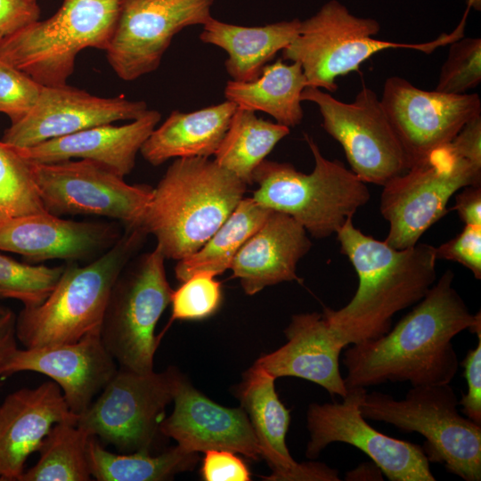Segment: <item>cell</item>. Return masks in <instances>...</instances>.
<instances>
[{
  "instance_id": "d4e9b609",
  "label": "cell",
  "mask_w": 481,
  "mask_h": 481,
  "mask_svg": "<svg viewBox=\"0 0 481 481\" xmlns=\"http://www.w3.org/2000/svg\"><path fill=\"white\" fill-rule=\"evenodd\" d=\"M312 242L291 216L272 210L236 254L231 270L247 295L283 281H301L296 270Z\"/></svg>"
},
{
  "instance_id": "5bb4252c",
  "label": "cell",
  "mask_w": 481,
  "mask_h": 481,
  "mask_svg": "<svg viewBox=\"0 0 481 481\" xmlns=\"http://www.w3.org/2000/svg\"><path fill=\"white\" fill-rule=\"evenodd\" d=\"M366 392L355 388L342 403L309 405L306 457L314 459L329 444L345 443L364 452L390 481H435L422 446L383 434L366 421L359 409Z\"/></svg>"
},
{
  "instance_id": "f6af8a7d",
  "label": "cell",
  "mask_w": 481,
  "mask_h": 481,
  "mask_svg": "<svg viewBox=\"0 0 481 481\" xmlns=\"http://www.w3.org/2000/svg\"><path fill=\"white\" fill-rule=\"evenodd\" d=\"M9 311L8 308L0 305V318Z\"/></svg>"
},
{
  "instance_id": "7c38bea8",
  "label": "cell",
  "mask_w": 481,
  "mask_h": 481,
  "mask_svg": "<svg viewBox=\"0 0 481 481\" xmlns=\"http://www.w3.org/2000/svg\"><path fill=\"white\" fill-rule=\"evenodd\" d=\"M301 101L314 103L323 129L342 146L351 171L366 183L385 185L408 170L402 144L376 93L363 86L352 102L306 86Z\"/></svg>"
},
{
  "instance_id": "d6986e66",
  "label": "cell",
  "mask_w": 481,
  "mask_h": 481,
  "mask_svg": "<svg viewBox=\"0 0 481 481\" xmlns=\"http://www.w3.org/2000/svg\"><path fill=\"white\" fill-rule=\"evenodd\" d=\"M122 232L114 222L75 221L48 212L0 223V250L28 261H92L110 249Z\"/></svg>"
},
{
  "instance_id": "f546056e",
  "label": "cell",
  "mask_w": 481,
  "mask_h": 481,
  "mask_svg": "<svg viewBox=\"0 0 481 481\" xmlns=\"http://www.w3.org/2000/svg\"><path fill=\"white\" fill-rule=\"evenodd\" d=\"M271 211L252 197H243L199 250L178 260L175 267V278L182 282L198 272L208 271L218 275L230 269L240 249L260 228Z\"/></svg>"
},
{
  "instance_id": "e575fe53",
  "label": "cell",
  "mask_w": 481,
  "mask_h": 481,
  "mask_svg": "<svg viewBox=\"0 0 481 481\" xmlns=\"http://www.w3.org/2000/svg\"><path fill=\"white\" fill-rule=\"evenodd\" d=\"M449 45L435 90L451 94H467L481 82V39L463 37Z\"/></svg>"
},
{
  "instance_id": "ba28073f",
  "label": "cell",
  "mask_w": 481,
  "mask_h": 481,
  "mask_svg": "<svg viewBox=\"0 0 481 481\" xmlns=\"http://www.w3.org/2000/svg\"><path fill=\"white\" fill-rule=\"evenodd\" d=\"M450 384L412 387L404 399L373 391L359 409L366 420L386 422L425 437L422 449L429 462L465 481L481 480V425L460 414Z\"/></svg>"
},
{
  "instance_id": "836d02e7",
  "label": "cell",
  "mask_w": 481,
  "mask_h": 481,
  "mask_svg": "<svg viewBox=\"0 0 481 481\" xmlns=\"http://www.w3.org/2000/svg\"><path fill=\"white\" fill-rule=\"evenodd\" d=\"M64 265L19 262L0 254V298L19 300L25 307L42 304L55 287Z\"/></svg>"
},
{
  "instance_id": "bcb514c9",
  "label": "cell",
  "mask_w": 481,
  "mask_h": 481,
  "mask_svg": "<svg viewBox=\"0 0 481 481\" xmlns=\"http://www.w3.org/2000/svg\"></svg>"
},
{
  "instance_id": "8d00e7d4",
  "label": "cell",
  "mask_w": 481,
  "mask_h": 481,
  "mask_svg": "<svg viewBox=\"0 0 481 481\" xmlns=\"http://www.w3.org/2000/svg\"><path fill=\"white\" fill-rule=\"evenodd\" d=\"M43 85L0 58V113L11 123L25 117L38 100Z\"/></svg>"
},
{
  "instance_id": "ee69618b",
  "label": "cell",
  "mask_w": 481,
  "mask_h": 481,
  "mask_svg": "<svg viewBox=\"0 0 481 481\" xmlns=\"http://www.w3.org/2000/svg\"><path fill=\"white\" fill-rule=\"evenodd\" d=\"M470 7L475 8L477 11H480L481 9V0H468V3Z\"/></svg>"
},
{
  "instance_id": "8992f818",
  "label": "cell",
  "mask_w": 481,
  "mask_h": 481,
  "mask_svg": "<svg viewBox=\"0 0 481 481\" xmlns=\"http://www.w3.org/2000/svg\"><path fill=\"white\" fill-rule=\"evenodd\" d=\"M304 135L314 159L313 171L304 174L290 163L265 159L253 174L257 188L252 198L291 216L313 237L323 239L353 218L371 193L366 183L344 163L326 159L314 140Z\"/></svg>"
},
{
  "instance_id": "cb8c5ba5",
  "label": "cell",
  "mask_w": 481,
  "mask_h": 481,
  "mask_svg": "<svg viewBox=\"0 0 481 481\" xmlns=\"http://www.w3.org/2000/svg\"><path fill=\"white\" fill-rule=\"evenodd\" d=\"M160 118L158 110H148L137 119L123 126L101 125L31 147L15 149L30 162L87 159L124 178L134 169L137 153Z\"/></svg>"
},
{
  "instance_id": "7402d4cb",
  "label": "cell",
  "mask_w": 481,
  "mask_h": 481,
  "mask_svg": "<svg viewBox=\"0 0 481 481\" xmlns=\"http://www.w3.org/2000/svg\"><path fill=\"white\" fill-rule=\"evenodd\" d=\"M77 419L53 380L9 394L0 404V481H19L52 427Z\"/></svg>"
},
{
  "instance_id": "60d3db41",
  "label": "cell",
  "mask_w": 481,
  "mask_h": 481,
  "mask_svg": "<svg viewBox=\"0 0 481 481\" xmlns=\"http://www.w3.org/2000/svg\"><path fill=\"white\" fill-rule=\"evenodd\" d=\"M39 17L37 0H0V43Z\"/></svg>"
},
{
  "instance_id": "f35d334b",
  "label": "cell",
  "mask_w": 481,
  "mask_h": 481,
  "mask_svg": "<svg viewBox=\"0 0 481 481\" xmlns=\"http://www.w3.org/2000/svg\"><path fill=\"white\" fill-rule=\"evenodd\" d=\"M460 365L464 369L467 393L462 395L459 404L465 417L481 425V337L476 347L467 352Z\"/></svg>"
},
{
  "instance_id": "74e56055",
  "label": "cell",
  "mask_w": 481,
  "mask_h": 481,
  "mask_svg": "<svg viewBox=\"0 0 481 481\" xmlns=\"http://www.w3.org/2000/svg\"><path fill=\"white\" fill-rule=\"evenodd\" d=\"M435 249L437 260L459 263L481 279V225L465 224L457 236Z\"/></svg>"
},
{
  "instance_id": "4316f807",
  "label": "cell",
  "mask_w": 481,
  "mask_h": 481,
  "mask_svg": "<svg viewBox=\"0 0 481 481\" xmlns=\"http://www.w3.org/2000/svg\"><path fill=\"white\" fill-rule=\"evenodd\" d=\"M301 20L295 18L265 26L245 27L211 18L203 25L200 39L224 49V67L234 81L256 79L277 54L298 36Z\"/></svg>"
},
{
  "instance_id": "7bdbcfd3",
  "label": "cell",
  "mask_w": 481,
  "mask_h": 481,
  "mask_svg": "<svg viewBox=\"0 0 481 481\" xmlns=\"http://www.w3.org/2000/svg\"><path fill=\"white\" fill-rule=\"evenodd\" d=\"M15 322L16 314L10 309L0 318V387L7 365L18 349Z\"/></svg>"
},
{
  "instance_id": "7a4b0ae2",
  "label": "cell",
  "mask_w": 481,
  "mask_h": 481,
  "mask_svg": "<svg viewBox=\"0 0 481 481\" xmlns=\"http://www.w3.org/2000/svg\"><path fill=\"white\" fill-rule=\"evenodd\" d=\"M340 252L358 276L354 297L344 306L325 307L322 315L346 345L386 334L393 317L414 306L436 281L435 247L427 243L397 249L364 234L352 218L336 233Z\"/></svg>"
},
{
  "instance_id": "83f0119b",
  "label": "cell",
  "mask_w": 481,
  "mask_h": 481,
  "mask_svg": "<svg viewBox=\"0 0 481 481\" xmlns=\"http://www.w3.org/2000/svg\"><path fill=\"white\" fill-rule=\"evenodd\" d=\"M307 86L301 64L282 59L267 64L249 82L230 80L224 87L225 100L239 108L263 111L276 123L294 127L302 122L301 94Z\"/></svg>"
},
{
  "instance_id": "d6a6232c",
  "label": "cell",
  "mask_w": 481,
  "mask_h": 481,
  "mask_svg": "<svg viewBox=\"0 0 481 481\" xmlns=\"http://www.w3.org/2000/svg\"><path fill=\"white\" fill-rule=\"evenodd\" d=\"M45 212L35 185L30 162L0 141V223Z\"/></svg>"
},
{
  "instance_id": "d590c367",
  "label": "cell",
  "mask_w": 481,
  "mask_h": 481,
  "mask_svg": "<svg viewBox=\"0 0 481 481\" xmlns=\"http://www.w3.org/2000/svg\"><path fill=\"white\" fill-rule=\"evenodd\" d=\"M211 272H198L173 290L170 322L198 321L214 314L222 302L221 282Z\"/></svg>"
},
{
  "instance_id": "9c48e42d",
  "label": "cell",
  "mask_w": 481,
  "mask_h": 481,
  "mask_svg": "<svg viewBox=\"0 0 481 481\" xmlns=\"http://www.w3.org/2000/svg\"><path fill=\"white\" fill-rule=\"evenodd\" d=\"M123 0H64L50 18L36 20L0 43V58L43 86L67 84L78 53L106 50Z\"/></svg>"
},
{
  "instance_id": "2e32d148",
  "label": "cell",
  "mask_w": 481,
  "mask_h": 481,
  "mask_svg": "<svg viewBox=\"0 0 481 481\" xmlns=\"http://www.w3.org/2000/svg\"><path fill=\"white\" fill-rule=\"evenodd\" d=\"M380 102L404 151L408 169L451 143L481 114L477 94L426 91L398 76L386 79Z\"/></svg>"
},
{
  "instance_id": "44dd1931",
  "label": "cell",
  "mask_w": 481,
  "mask_h": 481,
  "mask_svg": "<svg viewBox=\"0 0 481 481\" xmlns=\"http://www.w3.org/2000/svg\"><path fill=\"white\" fill-rule=\"evenodd\" d=\"M274 379L254 365L243 375L236 395L257 437L261 457L270 469L269 481H338V472L320 462L298 463L290 455L286 435L290 411L280 400Z\"/></svg>"
},
{
  "instance_id": "ffe728a7",
  "label": "cell",
  "mask_w": 481,
  "mask_h": 481,
  "mask_svg": "<svg viewBox=\"0 0 481 481\" xmlns=\"http://www.w3.org/2000/svg\"><path fill=\"white\" fill-rule=\"evenodd\" d=\"M174 410L159 425V432L189 452L229 450L257 461L260 448L245 411L216 404L182 377Z\"/></svg>"
},
{
  "instance_id": "8fae6325",
  "label": "cell",
  "mask_w": 481,
  "mask_h": 481,
  "mask_svg": "<svg viewBox=\"0 0 481 481\" xmlns=\"http://www.w3.org/2000/svg\"><path fill=\"white\" fill-rule=\"evenodd\" d=\"M182 377L174 367L149 373L118 367L77 424L121 453L150 452Z\"/></svg>"
},
{
  "instance_id": "f1b7e54d",
  "label": "cell",
  "mask_w": 481,
  "mask_h": 481,
  "mask_svg": "<svg viewBox=\"0 0 481 481\" xmlns=\"http://www.w3.org/2000/svg\"><path fill=\"white\" fill-rule=\"evenodd\" d=\"M289 132L286 126L237 107L214 160L247 185L252 184L256 168Z\"/></svg>"
},
{
  "instance_id": "4fadbf2b",
  "label": "cell",
  "mask_w": 481,
  "mask_h": 481,
  "mask_svg": "<svg viewBox=\"0 0 481 481\" xmlns=\"http://www.w3.org/2000/svg\"><path fill=\"white\" fill-rule=\"evenodd\" d=\"M30 169L46 212L58 216H103L120 222L124 228H142L152 194L150 185L129 184L87 159L30 162Z\"/></svg>"
},
{
  "instance_id": "3957f363",
  "label": "cell",
  "mask_w": 481,
  "mask_h": 481,
  "mask_svg": "<svg viewBox=\"0 0 481 481\" xmlns=\"http://www.w3.org/2000/svg\"><path fill=\"white\" fill-rule=\"evenodd\" d=\"M247 184L209 158H178L148 203L142 228L164 257L181 260L199 250L241 200Z\"/></svg>"
},
{
  "instance_id": "52a82bcc",
  "label": "cell",
  "mask_w": 481,
  "mask_h": 481,
  "mask_svg": "<svg viewBox=\"0 0 481 481\" xmlns=\"http://www.w3.org/2000/svg\"><path fill=\"white\" fill-rule=\"evenodd\" d=\"M468 12L450 34L425 43H397L376 39L378 20L359 17L338 0H330L311 17L301 20L298 36L282 51V59L301 64L307 86L334 93L336 79L352 71L375 53L387 49H412L429 54L464 37Z\"/></svg>"
},
{
  "instance_id": "30bf717a",
  "label": "cell",
  "mask_w": 481,
  "mask_h": 481,
  "mask_svg": "<svg viewBox=\"0 0 481 481\" xmlns=\"http://www.w3.org/2000/svg\"><path fill=\"white\" fill-rule=\"evenodd\" d=\"M165 259L155 248L131 260L113 284L100 332L118 367L139 373L153 371L160 339L155 328L173 292Z\"/></svg>"
},
{
  "instance_id": "b9f144b4",
  "label": "cell",
  "mask_w": 481,
  "mask_h": 481,
  "mask_svg": "<svg viewBox=\"0 0 481 481\" xmlns=\"http://www.w3.org/2000/svg\"><path fill=\"white\" fill-rule=\"evenodd\" d=\"M455 197L452 209L468 225H481V184L466 186Z\"/></svg>"
},
{
  "instance_id": "1f68e13d",
  "label": "cell",
  "mask_w": 481,
  "mask_h": 481,
  "mask_svg": "<svg viewBox=\"0 0 481 481\" xmlns=\"http://www.w3.org/2000/svg\"><path fill=\"white\" fill-rule=\"evenodd\" d=\"M90 435L77 422L54 424L44 438L37 463L19 481L92 480L87 462Z\"/></svg>"
},
{
  "instance_id": "6da1fadb",
  "label": "cell",
  "mask_w": 481,
  "mask_h": 481,
  "mask_svg": "<svg viewBox=\"0 0 481 481\" xmlns=\"http://www.w3.org/2000/svg\"><path fill=\"white\" fill-rule=\"evenodd\" d=\"M453 279L446 270L386 334L344 352L347 391L387 381L412 387L451 383L460 365L452 338L465 330L481 337L480 312L470 313Z\"/></svg>"
},
{
  "instance_id": "603a6c76",
  "label": "cell",
  "mask_w": 481,
  "mask_h": 481,
  "mask_svg": "<svg viewBox=\"0 0 481 481\" xmlns=\"http://www.w3.org/2000/svg\"><path fill=\"white\" fill-rule=\"evenodd\" d=\"M284 334L287 343L261 356L253 365L274 379H304L332 395L345 397L347 388L340 373L339 357L346 346L332 331L322 314H293Z\"/></svg>"
},
{
  "instance_id": "5b68a950",
  "label": "cell",
  "mask_w": 481,
  "mask_h": 481,
  "mask_svg": "<svg viewBox=\"0 0 481 481\" xmlns=\"http://www.w3.org/2000/svg\"><path fill=\"white\" fill-rule=\"evenodd\" d=\"M481 184V130L465 126L451 143L383 185L380 213L388 222L384 241L397 249L416 245L447 212L461 189Z\"/></svg>"
},
{
  "instance_id": "ab89813d",
  "label": "cell",
  "mask_w": 481,
  "mask_h": 481,
  "mask_svg": "<svg viewBox=\"0 0 481 481\" xmlns=\"http://www.w3.org/2000/svg\"><path fill=\"white\" fill-rule=\"evenodd\" d=\"M201 466L206 481H249V470L245 462L229 450H208Z\"/></svg>"
},
{
  "instance_id": "484cf974",
  "label": "cell",
  "mask_w": 481,
  "mask_h": 481,
  "mask_svg": "<svg viewBox=\"0 0 481 481\" xmlns=\"http://www.w3.org/2000/svg\"><path fill=\"white\" fill-rule=\"evenodd\" d=\"M236 109L235 103L225 100L192 112L173 110L151 133L140 152L152 166L173 158H209L219 147Z\"/></svg>"
},
{
  "instance_id": "ac0fdd59",
  "label": "cell",
  "mask_w": 481,
  "mask_h": 481,
  "mask_svg": "<svg viewBox=\"0 0 481 481\" xmlns=\"http://www.w3.org/2000/svg\"><path fill=\"white\" fill-rule=\"evenodd\" d=\"M118 368L98 328L76 342L18 348L7 365L5 376L34 371L49 377L60 387L69 410L79 416L102 391Z\"/></svg>"
},
{
  "instance_id": "e0dca14e",
  "label": "cell",
  "mask_w": 481,
  "mask_h": 481,
  "mask_svg": "<svg viewBox=\"0 0 481 481\" xmlns=\"http://www.w3.org/2000/svg\"><path fill=\"white\" fill-rule=\"evenodd\" d=\"M148 110L143 101L99 97L69 86H43L35 106L11 123L2 141L23 149L81 130L119 120H135Z\"/></svg>"
},
{
  "instance_id": "277c9868",
  "label": "cell",
  "mask_w": 481,
  "mask_h": 481,
  "mask_svg": "<svg viewBox=\"0 0 481 481\" xmlns=\"http://www.w3.org/2000/svg\"><path fill=\"white\" fill-rule=\"evenodd\" d=\"M148 233L125 228L118 241L86 265L67 262L55 287L40 305L16 314L17 340L38 348L79 340L101 328L114 282L143 246Z\"/></svg>"
},
{
  "instance_id": "4dcf8cb0",
  "label": "cell",
  "mask_w": 481,
  "mask_h": 481,
  "mask_svg": "<svg viewBox=\"0 0 481 481\" xmlns=\"http://www.w3.org/2000/svg\"><path fill=\"white\" fill-rule=\"evenodd\" d=\"M197 452L175 445L159 455L150 452L114 453L91 436L87 444V462L92 477L97 481H163L177 473L192 469Z\"/></svg>"
},
{
  "instance_id": "9a60e30c",
  "label": "cell",
  "mask_w": 481,
  "mask_h": 481,
  "mask_svg": "<svg viewBox=\"0 0 481 481\" xmlns=\"http://www.w3.org/2000/svg\"><path fill=\"white\" fill-rule=\"evenodd\" d=\"M216 0H123L107 47L117 76L133 81L156 70L173 37L184 28L204 25Z\"/></svg>"
}]
</instances>
